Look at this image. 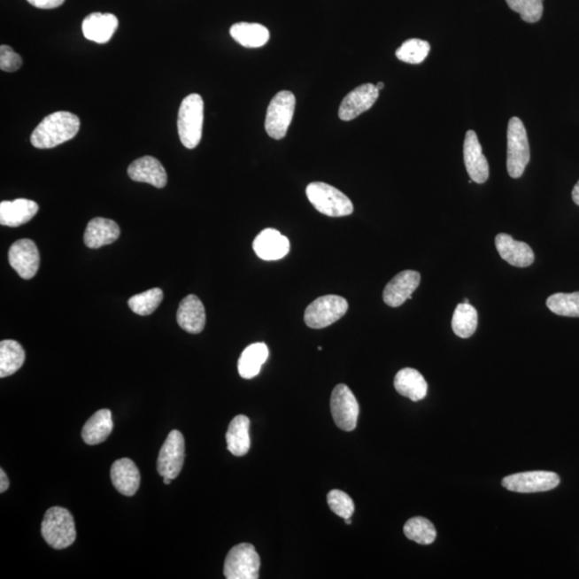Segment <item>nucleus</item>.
I'll list each match as a JSON object with an SVG mask.
<instances>
[{"label": "nucleus", "mask_w": 579, "mask_h": 579, "mask_svg": "<svg viewBox=\"0 0 579 579\" xmlns=\"http://www.w3.org/2000/svg\"><path fill=\"white\" fill-rule=\"evenodd\" d=\"M498 252L505 261L516 267H528L535 262V253L528 243L515 241L509 235L500 233L495 240Z\"/></svg>", "instance_id": "17"}, {"label": "nucleus", "mask_w": 579, "mask_h": 579, "mask_svg": "<svg viewBox=\"0 0 579 579\" xmlns=\"http://www.w3.org/2000/svg\"><path fill=\"white\" fill-rule=\"evenodd\" d=\"M530 161V145L524 123L512 118L507 126L506 167L512 179H520Z\"/></svg>", "instance_id": "5"}, {"label": "nucleus", "mask_w": 579, "mask_h": 579, "mask_svg": "<svg viewBox=\"0 0 579 579\" xmlns=\"http://www.w3.org/2000/svg\"><path fill=\"white\" fill-rule=\"evenodd\" d=\"M296 104V96L291 91H279L274 96L268 105L266 120V130L272 139L282 140L287 135Z\"/></svg>", "instance_id": "6"}, {"label": "nucleus", "mask_w": 579, "mask_h": 579, "mask_svg": "<svg viewBox=\"0 0 579 579\" xmlns=\"http://www.w3.org/2000/svg\"><path fill=\"white\" fill-rule=\"evenodd\" d=\"M260 565L256 548L242 543L228 552L223 573L228 579H258Z\"/></svg>", "instance_id": "8"}, {"label": "nucleus", "mask_w": 579, "mask_h": 579, "mask_svg": "<svg viewBox=\"0 0 579 579\" xmlns=\"http://www.w3.org/2000/svg\"><path fill=\"white\" fill-rule=\"evenodd\" d=\"M405 537L421 545H429L436 537V531L431 521L424 517L411 518L404 527Z\"/></svg>", "instance_id": "31"}, {"label": "nucleus", "mask_w": 579, "mask_h": 579, "mask_svg": "<svg viewBox=\"0 0 579 579\" xmlns=\"http://www.w3.org/2000/svg\"><path fill=\"white\" fill-rule=\"evenodd\" d=\"M430 52V44L425 40L409 39L396 50V58L401 62L419 65L424 62Z\"/></svg>", "instance_id": "34"}, {"label": "nucleus", "mask_w": 579, "mask_h": 579, "mask_svg": "<svg viewBox=\"0 0 579 579\" xmlns=\"http://www.w3.org/2000/svg\"><path fill=\"white\" fill-rule=\"evenodd\" d=\"M506 2L513 12L520 13L522 21L532 24L542 19L544 0H506Z\"/></svg>", "instance_id": "35"}, {"label": "nucleus", "mask_w": 579, "mask_h": 579, "mask_svg": "<svg viewBox=\"0 0 579 579\" xmlns=\"http://www.w3.org/2000/svg\"><path fill=\"white\" fill-rule=\"evenodd\" d=\"M377 86L367 83L359 86L344 96L340 104L339 119L344 121L357 119L358 116L368 111L375 104L379 96Z\"/></svg>", "instance_id": "13"}, {"label": "nucleus", "mask_w": 579, "mask_h": 579, "mask_svg": "<svg viewBox=\"0 0 579 579\" xmlns=\"http://www.w3.org/2000/svg\"><path fill=\"white\" fill-rule=\"evenodd\" d=\"M205 103L197 94L187 96L181 104L177 128L181 144L188 150L196 149L202 139Z\"/></svg>", "instance_id": "2"}, {"label": "nucleus", "mask_w": 579, "mask_h": 579, "mask_svg": "<svg viewBox=\"0 0 579 579\" xmlns=\"http://www.w3.org/2000/svg\"><path fill=\"white\" fill-rule=\"evenodd\" d=\"M344 521H345V524H347V525H350L352 522L351 518H345Z\"/></svg>", "instance_id": "43"}, {"label": "nucleus", "mask_w": 579, "mask_h": 579, "mask_svg": "<svg viewBox=\"0 0 579 579\" xmlns=\"http://www.w3.org/2000/svg\"><path fill=\"white\" fill-rule=\"evenodd\" d=\"M421 283L420 273L415 271H404L390 281L383 291V301L390 307H399L407 299L413 298V293Z\"/></svg>", "instance_id": "15"}, {"label": "nucleus", "mask_w": 579, "mask_h": 579, "mask_svg": "<svg viewBox=\"0 0 579 579\" xmlns=\"http://www.w3.org/2000/svg\"><path fill=\"white\" fill-rule=\"evenodd\" d=\"M118 27L119 19L111 13H91L82 24L84 37L100 44L109 42Z\"/></svg>", "instance_id": "19"}, {"label": "nucleus", "mask_w": 579, "mask_h": 579, "mask_svg": "<svg viewBox=\"0 0 579 579\" xmlns=\"http://www.w3.org/2000/svg\"><path fill=\"white\" fill-rule=\"evenodd\" d=\"M112 430H113V420L111 411L99 410L86 421L82 429V438L86 444H100L108 439Z\"/></svg>", "instance_id": "25"}, {"label": "nucleus", "mask_w": 579, "mask_h": 579, "mask_svg": "<svg viewBox=\"0 0 579 579\" xmlns=\"http://www.w3.org/2000/svg\"><path fill=\"white\" fill-rule=\"evenodd\" d=\"M477 312L470 304L461 303L457 305L452 319V328L457 336L469 338L476 331Z\"/></svg>", "instance_id": "30"}, {"label": "nucleus", "mask_w": 579, "mask_h": 579, "mask_svg": "<svg viewBox=\"0 0 579 579\" xmlns=\"http://www.w3.org/2000/svg\"><path fill=\"white\" fill-rule=\"evenodd\" d=\"M331 411L335 423L340 429L352 431L357 428L359 405L352 390L345 384H338L331 398Z\"/></svg>", "instance_id": "10"}, {"label": "nucleus", "mask_w": 579, "mask_h": 579, "mask_svg": "<svg viewBox=\"0 0 579 579\" xmlns=\"http://www.w3.org/2000/svg\"><path fill=\"white\" fill-rule=\"evenodd\" d=\"M347 299L338 296H325L316 299L305 312V323L320 329L337 322L348 312Z\"/></svg>", "instance_id": "7"}, {"label": "nucleus", "mask_w": 579, "mask_h": 579, "mask_svg": "<svg viewBox=\"0 0 579 579\" xmlns=\"http://www.w3.org/2000/svg\"><path fill=\"white\" fill-rule=\"evenodd\" d=\"M9 489V479L4 471L0 470V492H4Z\"/></svg>", "instance_id": "39"}, {"label": "nucleus", "mask_w": 579, "mask_h": 579, "mask_svg": "<svg viewBox=\"0 0 579 579\" xmlns=\"http://www.w3.org/2000/svg\"><path fill=\"white\" fill-rule=\"evenodd\" d=\"M185 461V439L179 430H172L159 452L157 470L164 477L174 480Z\"/></svg>", "instance_id": "11"}, {"label": "nucleus", "mask_w": 579, "mask_h": 579, "mask_svg": "<svg viewBox=\"0 0 579 579\" xmlns=\"http://www.w3.org/2000/svg\"><path fill=\"white\" fill-rule=\"evenodd\" d=\"M22 58L8 45L0 47V68L6 73H14L22 67Z\"/></svg>", "instance_id": "37"}, {"label": "nucleus", "mask_w": 579, "mask_h": 579, "mask_svg": "<svg viewBox=\"0 0 579 579\" xmlns=\"http://www.w3.org/2000/svg\"><path fill=\"white\" fill-rule=\"evenodd\" d=\"M25 360L22 345L15 340L0 343V378H6L18 372Z\"/></svg>", "instance_id": "29"}, {"label": "nucleus", "mask_w": 579, "mask_h": 579, "mask_svg": "<svg viewBox=\"0 0 579 579\" xmlns=\"http://www.w3.org/2000/svg\"><path fill=\"white\" fill-rule=\"evenodd\" d=\"M42 533L50 547L65 550L73 545L76 538L73 516L64 507H50L45 513Z\"/></svg>", "instance_id": "3"}, {"label": "nucleus", "mask_w": 579, "mask_h": 579, "mask_svg": "<svg viewBox=\"0 0 579 579\" xmlns=\"http://www.w3.org/2000/svg\"><path fill=\"white\" fill-rule=\"evenodd\" d=\"M120 235L118 223L98 217L89 222L84 233V243L89 248L98 249L118 241Z\"/></svg>", "instance_id": "23"}, {"label": "nucleus", "mask_w": 579, "mask_h": 579, "mask_svg": "<svg viewBox=\"0 0 579 579\" xmlns=\"http://www.w3.org/2000/svg\"><path fill=\"white\" fill-rule=\"evenodd\" d=\"M111 480L116 490L127 497L135 495L141 482L138 467L129 459L116 460L111 468Z\"/></svg>", "instance_id": "21"}, {"label": "nucleus", "mask_w": 579, "mask_h": 579, "mask_svg": "<svg viewBox=\"0 0 579 579\" xmlns=\"http://www.w3.org/2000/svg\"><path fill=\"white\" fill-rule=\"evenodd\" d=\"M328 504L335 514L345 518H351L355 510L354 502L351 497L345 492L334 490L328 492Z\"/></svg>", "instance_id": "36"}, {"label": "nucleus", "mask_w": 579, "mask_h": 579, "mask_svg": "<svg viewBox=\"0 0 579 579\" xmlns=\"http://www.w3.org/2000/svg\"><path fill=\"white\" fill-rule=\"evenodd\" d=\"M253 251L262 260H281L290 251V242L275 228H266L253 241Z\"/></svg>", "instance_id": "16"}, {"label": "nucleus", "mask_w": 579, "mask_h": 579, "mask_svg": "<svg viewBox=\"0 0 579 579\" xmlns=\"http://www.w3.org/2000/svg\"><path fill=\"white\" fill-rule=\"evenodd\" d=\"M171 481H172V479H170V477H164L165 484H166V485L171 484Z\"/></svg>", "instance_id": "41"}, {"label": "nucleus", "mask_w": 579, "mask_h": 579, "mask_svg": "<svg viewBox=\"0 0 579 579\" xmlns=\"http://www.w3.org/2000/svg\"><path fill=\"white\" fill-rule=\"evenodd\" d=\"M306 195L308 200L321 214L344 217L353 212L351 200L344 193L325 182H312L306 188Z\"/></svg>", "instance_id": "4"}, {"label": "nucleus", "mask_w": 579, "mask_h": 579, "mask_svg": "<svg viewBox=\"0 0 579 579\" xmlns=\"http://www.w3.org/2000/svg\"><path fill=\"white\" fill-rule=\"evenodd\" d=\"M560 484V477L551 471H530L512 475L502 480V485L510 491L532 494L548 491Z\"/></svg>", "instance_id": "9"}, {"label": "nucleus", "mask_w": 579, "mask_h": 579, "mask_svg": "<svg viewBox=\"0 0 579 579\" xmlns=\"http://www.w3.org/2000/svg\"><path fill=\"white\" fill-rule=\"evenodd\" d=\"M464 160L467 172L472 181L484 184L490 177V165L482 154V146L475 131L469 130L464 142Z\"/></svg>", "instance_id": "14"}, {"label": "nucleus", "mask_w": 579, "mask_h": 579, "mask_svg": "<svg viewBox=\"0 0 579 579\" xmlns=\"http://www.w3.org/2000/svg\"><path fill=\"white\" fill-rule=\"evenodd\" d=\"M30 4L39 9H55L62 6L65 0H27Z\"/></svg>", "instance_id": "38"}, {"label": "nucleus", "mask_w": 579, "mask_h": 579, "mask_svg": "<svg viewBox=\"0 0 579 579\" xmlns=\"http://www.w3.org/2000/svg\"><path fill=\"white\" fill-rule=\"evenodd\" d=\"M396 390L413 401H420L428 395V385L423 375L413 368L399 370L394 380Z\"/></svg>", "instance_id": "24"}, {"label": "nucleus", "mask_w": 579, "mask_h": 579, "mask_svg": "<svg viewBox=\"0 0 579 579\" xmlns=\"http://www.w3.org/2000/svg\"><path fill=\"white\" fill-rule=\"evenodd\" d=\"M251 420L246 415H237L232 420L227 431V444L228 452L235 456L246 455L251 449Z\"/></svg>", "instance_id": "26"}, {"label": "nucleus", "mask_w": 579, "mask_h": 579, "mask_svg": "<svg viewBox=\"0 0 579 579\" xmlns=\"http://www.w3.org/2000/svg\"><path fill=\"white\" fill-rule=\"evenodd\" d=\"M38 211L39 205L32 200L4 201L0 203V223L2 226L18 228L32 220Z\"/></svg>", "instance_id": "22"}, {"label": "nucleus", "mask_w": 579, "mask_h": 579, "mask_svg": "<svg viewBox=\"0 0 579 579\" xmlns=\"http://www.w3.org/2000/svg\"><path fill=\"white\" fill-rule=\"evenodd\" d=\"M375 86H377V89H378L379 90H382V89H384V83H383V82H379V83H378L377 85H375Z\"/></svg>", "instance_id": "42"}, {"label": "nucleus", "mask_w": 579, "mask_h": 579, "mask_svg": "<svg viewBox=\"0 0 579 579\" xmlns=\"http://www.w3.org/2000/svg\"><path fill=\"white\" fill-rule=\"evenodd\" d=\"M546 305L558 316L579 318V292L553 294L547 298Z\"/></svg>", "instance_id": "32"}, {"label": "nucleus", "mask_w": 579, "mask_h": 579, "mask_svg": "<svg viewBox=\"0 0 579 579\" xmlns=\"http://www.w3.org/2000/svg\"><path fill=\"white\" fill-rule=\"evenodd\" d=\"M80 126L78 116L70 112H55L37 126L30 136V142L35 149H53L73 139L80 130Z\"/></svg>", "instance_id": "1"}, {"label": "nucleus", "mask_w": 579, "mask_h": 579, "mask_svg": "<svg viewBox=\"0 0 579 579\" xmlns=\"http://www.w3.org/2000/svg\"><path fill=\"white\" fill-rule=\"evenodd\" d=\"M230 35L237 43L249 49L264 47L269 40L268 29L257 23L235 24L230 29Z\"/></svg>", "instance_id": "28"}, {"label": "nucleus", "mask_w": 579, "mask_h": 579, "mask_svg": "<svg viewBox=\"0 0 579 579\" xmlns=\"http://www.w3.org/2000/svg\"><path fill=\"white\" fill-rule=\"evenodd\" d=\"M269 351L267 345L263 343H257L248 345L243 350L240 360H238V373L243 379L257 377L261 372L262 366L268 359Z\"/></svg>", "instance_id": "27"}, {"label": "nucleus", "mask_w": 579, "mask_h": 579, "mask_svg": "<svg viewBox=\"0 0 579 579\" xmlns=\"http://www.w3.org/2000/svg\"><path fill=\"white\" fill-rule=\"evenodd\" d=\"M177 322L187 333L199 334L205 329V308L199 297L191 294L182 299L177 311Z\"/></svg>", "instance_id": "20"}, {"label": "nucleus", "mask_w": 579, "mask_h": 579, "mask_svg": "<svg viewBox=\"0 0 579 579\" xmlns=\"http://www.w3.org/2000/svg\"><path fill=\"white\" fill-rule=\"evenodd\" d=\"M572 199L574 203L579 206V181H577V184L573 188Z\"/></svg>", "instance_id": "40"}, {"label": "nucleus", "mask_w": 579, "mask_h": 579, "mask_svg": "<svg viewBox=\"0 0 579 579\" xmlns=\"http://www.w3.org/2000/svg\"><path fill=\"white\" fill-rule=\"evenodd\" d=\"M128 175L132 181L147 182L156 188H164L167 175L164 166L154 157L145 156L132 162L128 167Z\"/></svg>", "instance_id": "18"}, {"label": "nucleus", "mask_w": 579, "mask_h": 579, "mask_svg": "<svg viewBox=\"0 0 579 579\" xmlns=\"http://www.w3.org/2000/svg\"><path fill=\"white\" fill-rule=\"evenodd\" d=\"M164 299V292L159 288L147 290V291L132 297L128 305L132 312L139 316H150L159 307Z\"/></svg>", "instance_id": "33"}, {"label": "nucleus", "mask_w": 579, "mask_h": 579, "mask_svg": "<svg viewBox=\"0 0 579 579\" xmlns=\"http://www.w3.org/2000/svg\"><path fill=\"white\" fill-rule=\"evenodd\" d=\"M9 262L19 276L28 281L35 277L40 266V255L37 246L32 240L17 241L9 251Z\"/></svg>", "instance_id": "12"}, {"label": "nucleus", "mask_w": 579, "mask_h": 579, "mask_svg": "<svg viewBox=\"0 0 579 579\" xmlns=\"http://www.w3.org/2000/svg\"><path fill=\"white\" fill-rule=\"evenodd\" d=\"M464 303H465V304H469V299H468V298H466L465 301H464Z\"/></svg>", "instance_id": "44"}]
</instances>
